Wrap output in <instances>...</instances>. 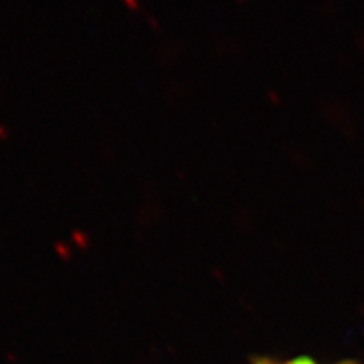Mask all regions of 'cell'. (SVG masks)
I'll list each match as a JSON object with an SVG mask.
<instances>
[{"label":"cell","instance_id":"cell-1","mask_svg":"<svg viewBox=\"0 0 364 364\" xmlns=\"http://www.w3.org/2000/svg\"><path fill=\"white\" fill-rule=\"evenodd\" d=\"M258 364H318V363L314 361L312 358H295V359H290V361H284V363L265 361V363H258ZM339 364H354V363H339Z\"/></svg>","mask_w":364,"mask_h":364}]
</instances>
